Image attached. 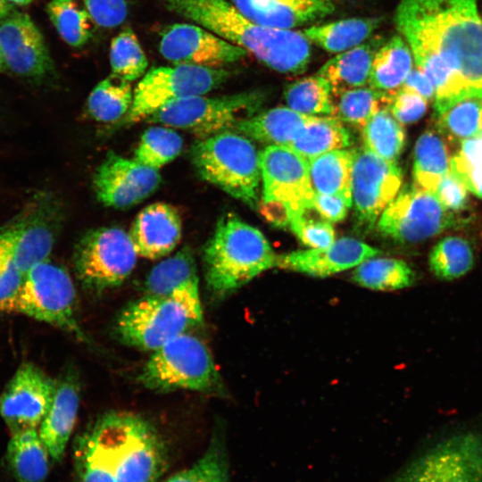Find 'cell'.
Returning <instances> with one entry per match:
<instances>
[{
	"instance_id": "obj_1",
	"label": "cell",
	"mask_w": 482,
	"mask_h": 482,
	"mask_svg": "<svg viewBox=\"0 0 482 482\" xmlns=\"http://www.w3.org/2000/svg\"><path fill=\"white\" fill-rule=\"evenodd\" d=\"M395 27L435 87V112L482 96V16L477 0H400Z\"/></svg>"
},
{
	"instance_id": "obj_2",
	"label": "cell",
	"mask_w": 482,
	"mask_h": 482,
	"mask_svg": "<svg viewBox=\"0 0 482 482\" xmlns=\"http://www.w3.org/2000/svg\"><path fill=\"white\" fill-rule=\"evenodd\" d=\"M170 12L208 29L253 54L261 63L284 74L308 68L311 43L301 33L256 23L229 0H161Z\"/></svg>"
},
{
	"instance_id": "obj_3",
	"label": "cell",
	"mask_w": 482,
	"mask_h": 482,
	"mask_svg": "<svg viewBox=\"0 0 482 482\" xmlns=\"http://www.w3.org/2000/svg\"><path fill=\"white\" fill-rule=\"evenodd\" d=\"M277 257L258 229L235 213H225L203 250L207 289L215 298H225L276 267Z\"/></svg>"
},
{
	"instance_id": "obj_4",
	"label": "cell",
	"mask_w": 482,
	"mask_h": 482,
	"mask_svg": "<svg viewBox=\"0 0 482 482\" xmlns=\"http://www.w3.org/2000/svg\"><path fill=\"white\" fill-rule=\"evenodd\" d=\"M203 320L199 279L195 278L168 295H146L130 303L118 316L115 330L123 343L155 351Z\"/></svg>"
},
{
	"instance_id": "obj_5",
	"label": "cell",
	"mask_w": 482,
	"mask_h": 482,
	"mask_svg": "<svg viewBox=\"0 0 482 482\" xmlns=\"http://www.w3.org/2000/svg\"><path fill=\"white\" fill-rule=\"evenodd\" d=\"M191 161L201 179L257 209L261 161L251 139L233 130L197 139Z\"/></svg>"
},
{
	"instance_id": "obj_6",
	"label": "cell",
	"mask_w": 482,
	"mask_h": 482,
	"mask_svg": "<svg viewBox=\"0 0 482 482\" xmlns=\"http://www.w3.org/2000/svg\"><path fill=\"white\" fill-rule=\"evenodd\" d=\"M97 419L111 447L116 482H156L168 466V450L156 428L129 411Z\"/></svg>"
},
{
	"instance_id": "obj_7",
	"label": "cell",
	"mask_w": 482,
	"mask_h": 482,
	"mask_svg": "<svg viewBox=\"0 0 482 482\" xmlns=\"http://www.w3.org/2000/svg\"><path fill=\"white\" fill-rule=\"evenodd\" d=\"M139 382L156 392L179 389L224 395V384L204 342L182 334L154 351L139 376Z\"/></svg>"
},
{
	"instance_id": "obj_8",
	"label": "cell",
	"mask_w": 482,
	"mask_h": 482,
	"mask_svg": "<svg viewBox=\"0 0 482 482\" xmlns=\"http://www.w3.org/2000/svg\"><path fill=\"white\" fill-rule=\"evenodd\" d=\"M57 327L88 343L76 319V290L70 274L45 261L24 274L21 284L4 310Z\"/></svg>"
},
{
	"instance_id": "obj_9",
	"label": "cell",
	"mask_w": 482,
	"mask_h": 482,
	"mask_svg": "<svg viewBox=\"0 0 482 482\" xmlns=\"http://www.w3.org/2000/svg\"><path fill=\"white\" fill-rule=\"evenodd\" d=\"M63 216L58 198L51 193L38 192L11 221L0 227V248L23 276L47 261Z\"/></svg>"
},
{
	"instance_id": "obj_10",
	"label": "cell",
	"mask_w": 482,
	"mask_h": 482,
	"mask_svg": "<svg viewBox=\"0 0 482 482\" xmlns=\"http://www.w3.org/2000/svg\"><path fill=\"white\" fill-rule=\"evenodd\" d=\"M265 101L259 90L221 96H194L170 102L147 118L152 123L187 130L198 139L232 130L253 115Z\"/></svg>"
},
{
	"instance_id": "obj_11",
	"label": "cell",
	"mask_w": 482,
	"mask_h": 482,
	"mask_svg": "<svg viewBox=\"0 0 482 482\" xmlns=\"http://www.w3.org/2000/svg\"><path fill=\"white\" fill-rule=\"evenodd\" d=\"M229 76L222 68L188 64L152 68L136 87L131 107L117 127L147 119L170 102L205 95L222 85Z\"/></svg>"
},
{
	"instance_id": "obj_12",
	"label": "cell",
	"mask_w": 482,
	"mask_h": 482,
	"mask_svg": "<svg viewBox=\"0 0 482 482\" xmlns=\"http://www.w3.org/2000/svg\"><path fill=\"white\" fill-rule=\"evenodd\" d=\"M435 193L417 185L400 189L378 220L380 234L400 244H417L463 221Z\"/></svg>"
},
{
	"instance_id": "obj_13",
	"label": "cell",
	"mask_w": 482,
	"mask_h": 482,
	"mask_svg": "<svg viewBox=\"0 0 482 482\" xmlns=\"http://www.w3.org/2000/svg\"><path fill=\"white\" fill-rule=\"evenodd\" d=\"M137 256L129 233L119 227H101L79 240L73 264L86 287L102 291L120 286L134 270Z\"/></svg>"
},
{
	"instance_id": "obj_14",
	"label": "cell",
	"mask_w": 482,
	"mask_h": 482,
	"mask_svg": "<svg viewBox=\"0 0 482 482\" xmlns=\"http://www.w3.org/2000/svg\"><path fill=\"white\" fill-rule=\"evenodd\" d=\"M393 482H482V436H452L407 464Z\"/></svg>"
},
{
	"instance_id": "obj_15",
	"label": "cell",
	"mask_w": 482,
	"mask_h": 482,
	"mask_svg": "<svg viewBox=\"0 0 482 482\" xmlns=\"http://www.w3.org/2000/svg\"><path fill=\"white\" fill-rule=\"evenodd\" d=\"M402 170L363 147L354 150L352 173V204L360 230L368 232L401 189Z\"/></svg>"
},
{
	"instance_id": "obj_16",
	"label": "cell",
	"mask_w": 482,
	"mask_h": 482,
	"mask_svg": "<svg viewBox=\"0 0 482 482\" xmlns=\"http://www.w3.org/2000/svg\"><path fill=\"white\" fill-rule=\"evenodd\" d=\"M262 199L282 203L290 220L313 210L315 191L308 161L288 146L268 145L260 152Z\"/></svg>"
},
{
	"instance_id": "obj_17",
	"label": "cell",
	"mask_w": 482,
	"mask_h": 482,
	"mask_svg": "<svg viewBox=\"0 0 482 482\" xmlns=\"http://www.w3.org/2000/svg\"><path fill=\"white\" fill-rule=\"evenodd\" d=\"M56 380L31 362L21 364L0 395V415L11 436L37 429L53 401Z\"/></svg>"
},
{
	"instance_id": "obj_18",
	"label": "cell",
	"mask_w": 482,
	"mask_h": 482,
	"mask_svg": "<svg viewBox=\"0 0 482 482\" xmlns=\"http://www.w3.org/2000/svg\"><path fill=\"white\" fill-rule=\"evenodd\" d=\"M161 182L159 170L110 151L95 172L93 189L104 205L124 210L149 197Z\"/></svg>"
},
{
	"instance_id": "obj_19",
	"label": "cell",
	"mask_w": 482,
	"mask_h": 482,
	"mask_svg": "<svg viewBox=\"0 0 482 482\" xmlns=\"http://www.w3.org/2000/svg\"><path fill=\"white\" fill-rule=\"evenodd\" d=\"M159 50L173 64L221 68L248 53L208 29L190 23H175L162 33Z\"/></svg>"
},
{
	"instance_id": "obj_20",
	"label": "cell",
	"mask_w": 482,
	"mask_h": 482,
	"mask_svg": "<svg viewBox=\"0 0 482 482\" xmlns=\"http://www.w3.org/2000/svg\"><path fill=\"white\" fill-rule=\"evenodd\" d=\"M0 45L5 65L20 76L42 78L53 70L44 37L27 13L13 12L0 22Z\"/></svg>"
},
{
	"instance_id": "obj_21",
	"label": "cell",
	"mask_w": 482,
	"mask_h": 482,
	"mask_svg": "<svg viewBox=\"0 0 482 482\" xmlns=\"http://www.w3.org/2000/svg\"><path fill=\"white\" fill-rule=\"evenodd\" d=\"M381 251L361 240L341 237L323 248L294 251L278 255L276 267L316 278H327L355 268Z\"/></svg>"
},
{
	"instance_id": "obj_22",
	"label": "cell",
	"mask_w": 482,
	"mask_h": 482,
	"mask_svg": "<svg viewBox=\"0 0 482 482\" xmlns=\"http://www.w3.org/2000/svg\"><path fill=\"white\" fill-rule=\"evenodd\" d=\"M249 20L263 26L292 29L332 15L339 0H229Z\"/></svg>"
},
{
	"instance_id": "obj_23",
	"label": "cell",
	"mask_w": 482,
	"mask_h": 482,
	"mask_svg": "<svg viewBox=\"0 0 482 482\" xmlns=\"http://www.w3.org/2000/svg\"><path fill=\"white\" fill-rule=\"evenodd\" d=\"M181 231L179 211L170 204L158 202L139 212L129 236L137 255L156 260L169 254L177 246Z\"/></svg>"
},
{
	"instance_id": "obj_24",
	"label": "cell",
	"mask_w": 482,
	"mask_h": 482,
	"mask_svg": "<svg viewBox=\"0 0 482 482\" xmlns=\"http://www.w3.org/2000/svg\"><path fill=\"white\" fill-rule=\"evenodd\" d=\"M79 403V388L77 380L65 376L56 380V387L51 405L37 428L51 459L62 461L67 443L73 430Z\"/></svg>"
},
{
	"instance_id": "obj_25",
	"label": "cell",
	"mask_w": 482,
	"mask_h": 482,
	"mask_svg": "<svg viewBox=\"0 0 482 482\" xmlns=\"http://www.w3.org/2000/svg\"><path fill=\"white\" fill-rule=\"evenodd\" d=\"M313 117L275 107L238 120L232 130L269 145L288 146Z\"/></svg>"
},
{
	"instance_id": "obj_26",
	"label": "cell",
	"mask_w": 482,
	"mask_h": 482,
	"mask_svg": "<svg viewBox=\"0 0 482 482\" xmlns=\"http://www.w3.org/2000/svg\"><path fill=\"white\" fill-rule=\"evenodd\" d=\"M376 38L336 54L316 72L327 79L333 95L368 84L374 55L380 46Z\"/></svg>"
},
{
	"instance_id": "obj_27",
	"label": "cell",
	"mask_w": 482,
	"mask_h": 482,
	"mask_svg": "<svg viewBox=\"0 0 482 482\" xmlns=\"http://www.w3.org/2000/svg\"><path fill=\"white\" fill-rule=\"evenodd\" d=\"M380 22L378 17H354L314 24L300 31L311 44L337 54L370 39Z\"/></svg>"
},
{
	"instance_id": "obj_28",
	"label": "cell",
	"mask_w": 482,
	"mask_h": 482,
	"mask_svg": "<svg viewBox=\"0 0 482 482\" xmlns=\"http://www.w3.org/2000/svg\"><path fill=\"white\" fill-rule=\"evenodd\" d=\"M49 458L37 429L12 435L5 460L17 482H45L49 472Z\"/></svg>"
},
{
	"instance_id": "obj_29",
	"label": "cell",
	"mask_w": 482,
	"mask_h": 482,
	"mask_svg": "<svg viewBox=\"0 0 482 482\" xmlns=\"http://www.w3.org/2000/svg\"><path fill=\"white\" fill-rule=\"evenodd\" d=\"M354 150L338 149L308 161L315 193L337 195L352 204V173Z\"/></svg>"
},
{
	"instance_id": "obj_30",
	"label": "cell",
	"mask_w": 482,
	"mask_h": 482,
	"mask_svg": "<svg viewBox=\"0 0 482 482\" xmlns=\"http://www.w3.org/2000/svg\"><path fill=\"white\" fill-rule=\"evenodd\" d=\"M411 51L401 35L392 37L377 50L369 77V87L390 92L396 90L413 69Z\"/></svg>"
},
{
	"instance_id": "obj_31",
	"label": "cell",
	"mask_w": 482,
	"mask_h": 482,
	"mask_svg": "<svg viewBox=\"0 0 482 482\" xmlns=\"http://www.w3.org/2000/svg\"><path fill=\"white\" fill-rule=\"evenodd\" d=\"M73 457L79 482H116L109 446L94 423L78 437Z\"/></svg>"
},
{
	"instance_id": "obj_32",
	"label": "cell",
	"mask_w": 482,
	"mask_h": 482,
	"mask_svg": "<svg viewBox=\"0 0 482 482\" xmlns=\"http://www.w3.org/2000/svg\"><path fill=\"white\" fill-rule=\"evenodd\" d=\"M350 145V132L341 120L335 116H314L288 147L309 161Z\"/></svg>"
},
{
	"instance_id": "obj_33",
	"label": "cell",
	"mask_w": 482,
	"mask_h": 482,
	"mask_svg": "<svg viewBox=\"0 0 482 482\" xmlns=\"http://www.w3.org/2000/svg\"><path fill=\"white\" fill-rule=\"evenodd\" d=\"M448 148L437 133L427 130L416 141L414 147V184L435 192L440 180L450 170Z\"/></svg>"
},
{
	"instance_id": "obj_34",
	"label": "cell",
	"mask_w": 482,
	"mask_h": 482,
	"mask_svg": "<svg viewBox=\"0 0 482 482\" xmlns=\"http://www.w3.org/2000/svg\"><path fill=\"white\" fill-rule=\"evenodd\" d=\"M438 132L453 142L482 135V96L459 99L435 112Z\"/></svg>"
},
{
	"instance_id": "obj_35",
	"label": "cell",
	"mask_w": 482,
	"mask_h": 482,
	"mask_svg": "<svg viewBox=\"0 0 482 482\" xmlns=\"http://www.w3.org/2000/svg\"><path fill=\"white\" fill-rule=\"evenodd\" d=\"M353 279L368 289L395 291L412 286L415 273L402 260L373 257L355 267Z\"/></svg>"
},
{
	"instance_id": "obj_36",
	"label": "cell",
	"mask_w": 482,
	"mask_h": 482,
	"mask_svg": "<svg viewBox=\"0 0 482 482\" xmlns=\"http://www.w3.org/2000/svg\"><path fill=\"white\" fill-rule=\"evenodd\" d=\"M132 101L130 82L111 75L93 88L87 108L89 115L97 121L118 123L128 114Z\"/></svg>"
},
{
	"instance_id": "obj_37",
	"label": "cell",
	"mask_w": 482,
	"mask_h": 482,
	"mask_svg": "<svg viewBox=\"0 0 482 482\" xmlns=\"http://www.w3.org/2000/svg\"><path fill=\"white\" fill-rule=\"evenodd\" d=\"M392 91L370 87L345 90L334 96V115L343 123L362 129L379 110L389 108Z\"/></svg>"
},
{
	"instance_id": "obj_38",
	"label": "cell",
	"mask_w": 482,
	"mask_h": 482,
	"mask_svg": "<svg viewBox=\"0 0 482 482\" xmlns=\"http://www.w3.org/2000/svg\"><path fill=\"white\" fill-rule=\"evenodd\" d=\"M284 98L289 108L309 116L334 115V95L329 81L315 73L288 84Z\"/></svg>"
},
{
	"instance_id": "obj_39",
	"label": "cell",
	"mask_w": 482,
	"mask_h": 482,
	"mask_svg": "<svg viewBox=\"0 0 482 482\" xmlns=\"http://www.w3.org/2000/svg\"><path fill=\"white\" fill-rule=\"evenodd\" d=\"M364 147L383 159L396 162L405 144V131L389 108L377 112L362 129Z\"/></svg>"
},
{
	"instance_id": "obj_40",
	"label": "cell",
	"mask_w": 482,
	"mask_h": 482,
	"mask_svg": "<svg viewBox=\"0 0 482 482\" xmlns=\"http://www.w3.org/2000/svg\"><path fill=\"white\" fill-rule=\"evenodd\" d=\"M198 278L192 250L185 246L176 254L155 265L149 272L144 289L149 295H163Z\"/></svg>"
},
{
	"instance_id": "obj_41",
	"label": "cell",
	"mask_w": 482,
	"mask_h": 482,
	"mask_svg": "<svg viewBox=\"0 0 482 482\" xmlns=\"http://www.w3.org/2000/svg\"><path fill=\"white\" fill-rule=\"evenodd\" d=\"M473 249L463 237L442 238L432 248L428 265L432 273L442 280H453L466 275L474 266Z\"/></svg>"
},
{
	"instance_id": "obj_42",
	"label": "cell",
	"mask_w": 482,
	"mask_h": 482,
	"mask_svg": "<svg viewBox=\"0 0 482 482\" xmlns=\"http://www.w3.org/2000/svg\"><path fill=\"white\" fill-rule=\"evenodd\" d=\"M183 145L182 137L172 128L162 125L151 127L142 134L134 159L159 170L179 155Z\"/></svg>"
},
{
	"instance_id": "obj_43",
	"label": "cell",
	"mask_w": 482,
	"mask_h": 482,
	"mask_svg": "<svg viewBox=\"0 0 482 482\" xmlns=\"http://www.w3.org/2000/svg\"><path fill=\"white\" fill-rule=\"evenodd\" d=\"M46 12L62 40L72 47L84 46L91 37L92 18L74 0H51Z\"/></svg>"
},
{
	"instance_id": "obj_44",
	"label": "cell",
	"mask_w": 482,
	"mask_h": 482,
	"mask_svg": "<svg viewBox=\"0 0 482 482\" xmlns=\"http://www.w3.org/2000/svg\"><path fill=\"white\" fill-rule=\"evenodd\" d=\"M165 482H230L228 454L220 433L213 435L200 459Z\"/></svg>"
},
{
	"instance_id": "obj_45",
	"label": "cell",
	"mask_w": 482,
	"mask_h": 482,
	"mask_svg": "<svg viewBox=\"0 0 482 482\" xmlns=\"http://www.w3.org/2000/svg\"><path fill=\"white\" fill-rule=\"evenodd\" d=\"M112 75L131 82L144 75L147 57L130 28H126L112 38L110 46Z\"/></svg>"
},
{
	"instance_id": "obj_46",
	"label": "cell",
	"mask_w": 482,
	"mask_h": 482,
	"mask_svg": "<svg viewBox=\"0 0 482 482\" xmlns=\"http://www.w3.org/2000/svg\"><path fill=\"white\" fill-rule=\"evenodd\" d=\"M450 170L468 190L482 198V135L461 143L460 150L451 157Z\"/></svg>"
},
{
	"instance_id": "obj_47",
	"label": "cell",
	"mask_w": 482,
	"mask_h": 482,
	"mask_svg": "<svg viewBox=\"0 0 482 482\" xmlns=\"http://www.w3.org/2000/svg\"><path fill=\"white\" fill-rule=\"evenodd\" d=\"M289 228L304 245L312 249L327 247L336 240L330 222L310 218L308 214L291 219Z\"/></svg>"
},
{
	"instance_id": "obj_48",
	"label": "cell",
	"mask_w": 482,
	"mask_h": 482,
	"mask_svg": "<svg viewBox=\"0 0 482 482\" xmlns=\"http://www.w3.org/2000/svg\"><path fill=\"white\" fill-rule=\"evenodd\" d=\"M427 108L428 100L410 89L400 87L392 91L389 111L401 124L419 120Z\"/></svg>"
},
{
	"instance_id": "obj_49",
	"label": "cell",
	"mask_w": 482,
	"mask_h": 482,
	"mask_svg": "<svg viewBox=\"0 0 482 482\" xmlns=\"http://www.w3.org/2000/svg\"><path fill=\"white\" fill-rule=\"evenodd\" d=\"M94 22L103 28L120 25L128 15L127 0H82Z\"/></svg>"
},
{
	"instance_id": "obj_50",
	"label": "cell",
	"mask_w": 482,
	"mask_h": 482,
	"mask_svg": "<svg viewBox=\"0 0 482 482\" xmlns=\"http://www.w3.org/2000/svg\"><path fill=\"white\" fill-rule=\"evenodd\" d=\"M434 193L451 212H457L467 208L468 188L452 170L443 177Z\"/></svg>"
},
{
	"instance_id": "obj_51",
	"label": "cell",
	"mask_w": 482,
	"mask_h": 482,
	"mask_svg": "<svg viewBox=\"0 0 482 482\" xmlns=\"http://www.w3.org/2000/svg\"><path fill=\"white\" fill-rule=\"evenodd\" d=\"M23 274L15 267L13 262L0 248V312L4 308L17 293Z\"/></svg>"
},
{
	"instance_id": "obj_52",
	"label": "cell",
	"mask_w": 482,
	"mask_h": 482,
	"mask_svg": "<svg viewBox=\"0 0 482 482\" xmlns=\"http://www.w3.org/2000/svg\"><path fill=\"white\" fill-rule=\"evenodd\" d=\"M351 206V204L337 195L315 193L313 199V210L330 223L343 220Z\"/></svg>"
},
{
	"instance_id": "obj_53",
	"label": "cell",
	"mask_w": 482,
	"mask_h": 482,
	"mask_svg": "<svg viewBox=\"0 0 482 482\" xmlns=\"http://www.w3.org/2000/svg\"><path fill=\"white\" fill-rule=\"evenodd\" d=\"M402 87L419 94L428 101L435 98V87L432 81L417 67L411 70Z\"/></svg>"
},
{
	"instance_id": "obj_54",
	"label": "cell",
	"mask_w": 482,
	"mask_h": 482,
	"mask_svg": "<svg viewBox=\"0 0 482 482\" xmlns=\"http://www.w3.org/2000/svg\"><path fill=\"white\" fill-rule=\"evenodd\" d=\"M258 207L261 214L272 225L278 228H287L290 225V214L287 208L280 202H259Z\"/></svg>"
},
{
	"instance_id": "obj_55",
	"label": "cell",
	"mask_w": 482,
	"mask_h": 482,
	"mask_svg": "<svg viewBox=\"0 0 482 482\" xmlns=\"http://www.w3.org/2000/svg\"><path fill=\"white\" fill-rule=\"evenodd\" d=\"M12 10V3L10 0H0V19L5 18Z\"/></svg>"
},
{
	"instance_id": "obj_56",
	"label": "cell",
	"mask_w": 482,
	"mask_h": 482,
	"mask_svg": "<svg viewBox=\"0 0 482 482\" xmlns=\"http://www.w3.org/2000/svg\"><path fill=\"white\" fill-rule=\"evenodd\" d=\"M12 4L18 5H26L31 3L33 0H10Z\"/></svg>"
},
{
	"instance_id": "obj_57",
	"label": "cell",
	"mask_w": 482,
	"mask_h": 482,
	"mask_svg": "<svg viewBox=\"0 0 482 482\" xmlns=\"http://www.w3.org/2000/svg\"><path fill=\"white\" fill-rule=\"evenodd\" d=\"M5 64L3 50L0 45V69L3 68V66Z\"/></svg>"
}]
</instances>
